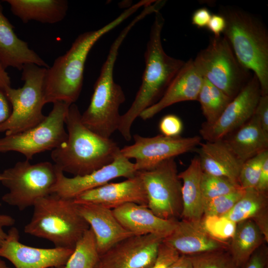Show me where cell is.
Instances as JSON below:
<instances>
[{
    "instance_id": "6da1fadb",
    "label": "cell",
    "mask_w": 268,
    "mask_h": 268,
    "mask_svg": "<svg viewBox=\"0 0 268 268\" xmlns=\"http://www.w3.org/2000/svg\"><path fill=\"white\" fill-rule=\"evenodd\" d=\"M155 14L144 53L145 69L141 84L131 107L121 115L118 129L127 141L132 138L131 127L135 120L161 98L185 63L164 51L161 42L164 19L159 11Z\"/></svg>"
},
{
    "instance_id": "7a4b0ae2",
    "label": "cell",
    "mask_w": 268,
    "mask_h": 268,
    "mask_svg": "<svg viewBox=\"0 0 268 268\" xmlns=\"http://www.w3.org/2000/svg\"><path fill=\"white\" fill-rule=\"evenodd\" d=\"M81 116L77 106L70 105L65 119L67 138L51 154L59 169L74 176L88 174L109 164L120 151L110 138L102 137L88 129Z\"/></svg>"
},
{
    "instance_id": "3957f363",
    "label": "cell",
    "mask_w": 268,
    "mask_h": 268,
    "mask_svg": "<svg viewBox=\"0 0 268 268\" xmlns=\"http://www.w3.org/2000/svg\"><path fill=\"white\" fill-rule=\"evenodd\" d=\"M135 11L133 7H129L102 27L80 34L66 53L55 60L46 73V104L63 102L70 105L76 101L82 90L85 64L91 49L103 36Z\"/></svg>"
},
{
    "instance_id": "277c9868",
    "label": "cell",
    "mask_w": 268,
    "mask_h": 268,
    "mask_svg": "<svg viewBox=\"0 0 268 268\" xmlns=\"http://www.w3.org/2000/svg\"><path fill=\"white\" fill-rule=\"evenodd\" d=\"M135 25V22L132 21L111 45L94 84L90 104L81 114L82 123L90 131L104 138H110L118 130L119 125L121 116L119 108L125 101V96L122 87L114 81V68L119 48Z\"/></svg>"
},
{
    "instance_id": "5b68a950",
    "label": "cell",
    "mask_w": 268,
    "mask_h": 268,
    "mask_svg": "<svg viewBox=\"0 0 268 268\" xmlns=\"http://www.w3.org/2000/svg\"><path fill=\"white\" fill-rule=\"evenodd\" d=\"M33 206L32 215L24 226V232L46 239L55 247L74 249L77 241L90 228L73 199L51 194L37 200Z\"/></svg>"
},
{
    "instance_id": "8992f818",
    "label": "cell",
    "mask_w": 268,
    "mask_h": 268,
    "mask_svg": "<svg viewBox=\"0 0 268 268\" xmlns=\"http://www.w3.org/2000/svg\"><path fill=\"white\" fill-rule=\"evenodd\" d=\"M226 20L223 36L240 64L251 70L260 85L261 95H268V33L266 26L244 11L228 9L221 14Z\"/></svg>"
},
{
    "instance_id": "52a82bcc",
    "label": "cell",
    "mask_w": 268,
    "mask_h": 268,
    "mask_svg": "<svg viewBox=\"0 0 268 268\" xmlns=\"http://www.w3.org/2000/svg\"><path fill=\"white\" fill-rule=\"evenodd\" d=\"M47 68L35 64L25 65L21 71L22 87L11 86L4 90L11 107L8 118L0 124V133L5 135L18 134L43 122L45 101V79Z\"/></svg>"
},
{
    "instance_id": "ba28073f",
    "label": "cell",
    "mask_w": 268,
    "mask_h": 268,
    "mask_svg": "<svg viewBox=\"0 0 268 268\" xmlns=\"http://www.w3.org/2000/svg\"><path fill=\"white\" fill-rule=\"evenodd\" d=\"M58 170L55 164L48 161L34 164L28 160L17 162L0 173V182L8 190L2 201L21 211L33 206L37 200L52 194Z\"/></svg>"
},
{
    "instance_id": "9c48e42d",
    "label": "cell",
    "mask_w": 268,
    "mask_h": 268,
    "mask_svg": "<svg viewBox=\"0 0 268 268\" xmlns=\"http://www.w3.org/2000/svg\"><path fill=\"white\" fill-rule=\"evenodd\" d=\"M193 63L203 78L231 99L247 83L245 81L248 70L238 62L224 36L211 38L208 45L199 53Z\"/></svg>"
},
{
    "instance_id": "30bf717a",
    "label": "cell",
    "mask_w": 268,
    "mask_h": 268,
    "mask_svg": "<svg viewBox=\"0 0 268 268\" xmlns=\"http://www.w3.org/2000/svg\"><path fill=\"white\" fill-rule=\"evenodd\" d=\"M69 106L63 102L54 103L51 112L39 125L0 138V152H18L30 160L37 154L61 146L67 138L65 124Z\"/></svg>"
},
{
    "instance_id": "8fae6325",
    "label": "cell",
    "mask_w": 268,
    "mask_h": 268,
    "mask_svg": "<svg viewBox=\"0 0 268 268\" xmlns=\"http://www.w3.org/2000/svg\"><path fill=\"white\" fill-rule=\"evenodd\" d=\"M136 173L146 192L147 207L152 212L164 219H181L182 183L174 158L163 161L152 169Z\"/></svg>"
},
{
    "instance_id": "7c38bea8",
    "label": "cell",
    "mask_w": 268,
    "mask_h": 268,
    "mask_svg": "<svg viewBox=\"0 0 268 268\" xmlns=\"http://www.w3.org/2000/svg\"><path fill=\"white\" fill-rule=\"evenodd\" d=\"M134 143L120 149L126 158L134 159L135 170L152 169L163 161L191 151L201 143L200 136L168 137L162 134L153 137L134 135Z\"/></svg>"
},
{
    "instance_id": "4fadbf2b",
    "label": "cell",
    "mask_w": 268,
    "mask_h": 268,
    "mask_svg": "<svg viewBox=\"0 0 268 268\" xmlns=\"http://www.w3.org/2000/svg\"><path fill=\"white\" fill-rule=\"evenodd\" d=\"M261 96L260 83L254 75L231 100L215 122L211 124H202L200 131L202 138L206 141L221 140L242 126L253 116Z\"/></svg>"
},
{
    "instance_id": "5bb4252c",
    "label": "cell",
    "mask_w": 268,
    "mask_h": 268,
    "mask_svg": "<svg viewBox=\"0 0 268 268\" xmlns=\"http://www.w3.org/2000/svg\"><path fill=\"white\" fill-rule=\"evenodd\" d=\"M164 238L155 234L127 238L100 255L95 268H151Z\"/></svg>"
},
{
    "instance_id": "9a60e30c",
    "label": "cell",
    "mask_w": 268,
    "mask_h": 268,
    "mask_svg": "<svg viewBox=\"0 0 268 268\" xmlns=\"http://www.w3.org/2000/svg\"><path fill=\"white\" fill-rule=\"evenodd\" d=\"M19 238L18 230L12 226L0 246V257L8 260L15 268L63 267L73 251L64 248L31 247L21 243Z\"/></svg>"
},
{
    "instance_id": "2e32d148",
    "label": "cell",
    "mask_w": 268,
    "mask_h": 268,
    "mask_svg": "<svg viewBox=\"0 0 268 268\" xmlns=\"http://www.w3.org/2000/svg\"><path fill=\"white\" fill-rule=\"evenodd\" d=\"M136 172L134 163L123 156L120 151L111 163L88 174L69 178L58 168L57 180L52 194L65 199H74L81 194L102 186L114 179L133 177Z\"/></svg>"
},
{
    "instance_id": "e0dca14e",
    "label": "cell",
    "mask_w": 268,
    "mask_h": 268,
    "mask_svg": "<svg viewBox=\"0 0 268 268\" xmlns=\"http://www.w3.org/2000/svg\"><path fill=\"white\" fill-rule=\"evenodd\" d=\"M76 203H93L113 209L128 202L147 206L142 181L137 173L119 183H107L86 191L73 199Z\"/></svg>"
},
{
    "instance_id": "ac0fdd59",
    "label": "cell",
    "mask_w": 268,
    "mask_h": 268,
    "mask_svg": "<svg viewBox=\"0 0 268 268\" xmlns=\"http://www.w3.org/2000/svg\"><path fill=\"white\" fill-rule=\"evenodd\" d=\"M75 203L94 233L99 255L121 240L134 235L121 225L112 209L93 203Z\"/></svg>"
},
{
    "instance_id": "d6986e66",
    "label": "cell",
    "mask_w": 268,
    "mask_h": 268,
    "mask_svg": "<svg viewBox=\"0 0 268 268\" xmlns=\"http://www.w3.org/2000/svg\"><path fill=\"white\" fill-rule=\"evenodd\" d=\"M202 82L203 78L196 69L193 60L190 59L185 63L161 98L142 111L139 117L146 120L174 104L197 100Z\"/></svg>"
},
{
    "instance_id": "ffe728a7",
    "label": "cell",
    "mask_w": 268,
    "mask_h": 268,
    "mask_svg": "<svg viewBox=\"0 0 268 268\" xmlns=\"http://www.w3.org/2000/svg\"><path fill=\"white\" fill-rule=\"evenodd\" d=\"M112 211L121 225L134 235L155 234L166 238L178 221L161 218L147 206L134 202L126 203Z\"/></svg>"
},
{
    "instance_id": "44dd1931",
    "label": "cell",
    "mask_w": 268,
    "mask_h": 268,
    "mask_svg": "<svg viewBox=\"0 0 268 268\" xmlns=\"http://www.w3.org/2000/svg\"><path fill=\"white\" fill-rule=\"evenodd\" d=\"M163 241L180 255L186 256L228 250L229 246V242L215 239L208 234L201 223L183 219L177 221L173 231Z\"/></svg>"
},
{
    "instance_id": "7402d4cb",
    "label": "cell",
    "mask_w": 268,
    "mask_h": 268,
    "mask_svg": "<svg viewBox=\"0 0 268 268\" xmlns=\"http://www.w3.org/2000/svg\"><path fill=\"white\" fill-rule=\"evenodd\" d=\"M0 61L6 69L8 67L21 70L26 64H35L48 68L50 66L28 43L20 39L14 31V26L3 12L0 1Z\"/></svg>"
},
{
    "instance_id": "603a6c76",
    "label": "cell",
    "mask_w": 268,
    "mask_h": 268,
    "mask_svg": "<svg viewBox=\"0 0 268 268\" xmlns=\"http://www.w3.org/2000/svg\"><path fill=\"white\" fill-rule=\"evenodd\" d=\"M199 145L198 157L203 173L225 177L239 185L238 177L243 164L223 139L200 143Z\"/></svg>"
},
{
    "instance_id": "cb8c5ba5",
    "label": "cell",
    "mask_w": 268,
    "mask_h": 268,
    "mask_svg": "<svg viewBox=\"0 0 268 268\" xmlns=\"http://www.w3.org/2000/svg\"><path fill=\"white\" fill-rule=\"evenodd\" d=\"M200 159L194 157L189 166L178 173L182 184L183 210L181 219L200 223L203 216L204 199L201 188L202 174Z\"/></svg>"
},
{
    "instance_id": "d4e9b609",
    "label": "cell",
    "mask_w": 268,
    "mask_h": 268,
    "mask_svg": "<svg viewBox=\"0 0 268 268\" xmlns=\"http://www.w3.org/2000/svg\"><path fill=\"white\" fill-rule=\"evenodd\" d=\"M10 10L22 22L36 21L54 24L62 21L68 10L66 0H5Z\"/></svg>"
},
{
    "instance_id": "484cf974",
    "label": "cell",
    "mask_w": 268,
    "mask_h": 268,
    "mask_svg": "<svg viewBox=\"0 0 268 268\" xmlns=\"http://www.w3.org/2000/svg\"><path fill=\"white\" fill-rule=\"evenodd\" d=\"M237 130L231 137L223 140L242 164L258 154L268 150V134L263 131L254 115Z\"/></svg>"
},
{
    "instance_id": "4316f807",
    "label": "cell",
    "mask_w": 268,
    "mask_h": 268,
    "mask_svg": "<svg viewBox=\"0 0 268 268\" xmlns=\"http://www.w3.org/2000/svg\"><path fill=\"white\" fill-rule=\"evenodd\" d=\"M265 243L264 236L255 222L249 219L237 223L228 251L237 266L242 268L252 253Z\"/></svg>"
},
{
    "instance_id": "83f0119b",
    "label": "cell",
    "mask_w": 268,
    "mask_h": 268,
    "mask_svg": "<svg viewBox=\"0 0 268 268\" xmlns=\"http://www.w3.org/2000/svg\"><path fill=\"white\" fill-rule=\"evenodd\" d=\"M268 214V195L255 188L245 189L244 192L232 208L223 216L237 223L255 219Z\"/></svg>"
},
{
    "instance_id": "f1b7e54d",
    "label": "cell",
    "mask_w": 268,
    "mask_h": 268,
    "mask_svg": "<svg viewBox=\"0 0 268 268\" xmlns=\"http://www.w3.org/2000/svg\"><path fill=\"white\" fill-rule=\"evenodd\" d=\"M232 99L203 78L197 100L201 104L203 115L206 120V124H211L215 122Z\"/></svg>"
},
{
    "instance_id": "f546056e",
    "label": "cell",
    "mask_w": 268,
    "mask_h": 268,
    "mask_svg": "<svg viewBox=\"0 0 268 268\" xmlns=\"http://www.w3.org/2000/svg\"><path fill=\"white\" fill-rule=\"evenodd\" d=\"M99 256L95 236L90 227L77 241L72 254L62 268H95Z\"/></svg>"
},
{
    "instance_id": "4dcf8cb0",
    "label": "cell",
    "mask_w": 268,
    "mask_h": 268,
    "mask_svg": "<svg viewBox=\"0 0 268 268\" xmlns=\"http://www.w3.org/2000/svg\"><path fill=\"white\" fill-rule=\"evenodd\" d=\"M193 268H240L228 250H217L188 256Z\"/></svg>"
},
{
    "instance_id": "1f68e13d",
    "label": "cell",
    "mask_w": 268,
    "mask_h": 268,
    "mask_svg": "<svg viewBox=\"0 0 268 268\" xmlns=\"http://www.w3.org/2000/svg\"><path fill=\"white\" fill-rule=\"evenodd\" d=\"M201 188L204 200L226 195L242 189L239 185L225 177L203 172L201 178Z\"/></svg>"
},
{
    "instance_id": "d6a6232c",
    "label": "cell",
    "mask_w": 268,
    "mask_h": 268,
    "mask_svg": "<svg viewBox=\"0 0 268 268\" xmlns=\"http://www.w3.org/2000/svg\"><path fill=\"white\" fill-rule=\"evenodd\" d=\"M237 223L226 217L216 215L203 216L201 225L213 238L229 242L233 237Z\"/></svg>"
},
{
    "instance_id": "836d02e7",
    "label": "cell",
    "mask_w": 268,
    "mask_h": 268,
    "mask_svg": "<svg viewBox=\"0 0 268 268\" xmlns=\"http://www.w3.org/2000/svg\"><path fill=\"white\" fill-rule=\"evenodd\" d=\"M268 158V150L261 152L245 161L241 168L238 183L243 189L255 188L263 165Z\"/></svg>"
},
{
    "instance_id": "e575fe53",
    "label": "cell",
    "mask_w": 268,
    "mask_h": 268,
    "mask_svg": "<svg viewBox=\"0 0 268 268\" xmlns=\"http://www.w3.org/2000/svg\"><path fill=\"white\" fill-rule=\"evenodd\" d=\"M245 189L210 199L204 200L203 216H223L228 213L241 198Z\"/></svg>"
},
{
    "instance_id": "d590c367",
    "label": "cell",
    "mask_w": 268,
    "mask_h": 268,
    "mask_svg": "<svg viewBox=\"0 0 268 268\" xmlns=\"http://www.w3.org/2000/svg\"><path fill=\"white\" fill-rule=\"evenodd\" d=\"M159 129L161 134L168 137L180 136L183 129L182 121L175 115H165L160 121Z\"/></svg>"
},
{
    "instance_id": "8d00e7d4",
    "label": "cell",
    "mask_w": 268,
    "mask_h": 268,
    "mask_svg": "<svg viewBox=\"0 0 268 268\" xmlns=\"http://www.w3.org/2000/svg\"><path fill=\"white\" fill-rule=\"evenodd\" d=\"M180 256L175 249L163 241L159 247L155 264L151 268H168Z\"/></svg>"
},
{
    "instance_id": "74e56055",
    "label": "cell",
    "mask_w": 268,
    "mask_h": 268,
    "mask_svg": "<svg viewBox=\"0 0 268 268\" xmlns=\"http://www.w3.org/2000/svg\"><path fill=\"white\" fill-rule=\"evenodd\" d=\"M266 243L252 253L242 268H268V248Z\"/></svg>"
},
{
    "instance_id": "f35d334b",
    "label": "cell",
    "mask_w": 268,
    "mask_h": 268,
    "mask_svg": "<svg viewBox=\"0 0 268 268\" xmlns=\"http://www.w3.org/2000/svg\"><path fill=\"white\" fill-rule=\"evenodd\" d=\"M254 115L263 131L268 134V95H261Z\"/></svg>"
},
{
    "instance_id": "ab89813d",
    "label": "cell",
    "mask_w": 268,
    "mask_h": 268,
    "mask_svg": "<svg viewBox=\"0 0 268 268\" xmlns=\"http://www.w3.org/2000/svg\"><path fill=\"white\" fill-rule=\"evenodd\" d=\"M226 27V20L222 14H212L206 27L214 34L218 37L223 33Z\"/></svg>"
},
{
    "instance_id": "60d3db41",
    "label": "cell",
    "mask_w": 268,
    "mask_h": 268,
    "mask_svg": "<svg viewBox=\"0 0 268 268\" xmlns=\"http://www.w3.org/2000/svg\"><path fill=\"white\" fill-rule=\"evenodd\" d=\"M212 14L205 7L197 9L192 16V23L198 28L206 27Z\"/></svg>"
},
{
    "instance_id": "b9f144b4",
    "label": "cell",
    "mask_w": 268,
    "mask_h": 268,
    "mask_svg": "<svg viewBox=\"0 0 268 268\" xmlns=\"http://www.w3.org/2000/svg\"><path fill=\"white\" fill-rule=\"evenodd\" d=\"M255 189L258 191L268 194V158H267L262 168L258 183Z\"/></svg>"
},
{
    "instance_id": "7bdbcfd3",
    "label": "cell",
    "mask_w": 268,
    "mask_h": 268,
    "mask_svg": "<svg viewBox=\"0 0 268 268\" xmlns=\"http://www.w3.org/2000/svg\"><path fill=\"white\" fill-rule=\"evenodd\" d=\"M11 108L4 91L0 88V124L5 121L10 114Z\"/></svg>"
},
{
    "instance_id": "ee69618b",
    "label": "cell",
    "mask_w": 268,
    "mask_h": 268,
    "mask_svg": "<svg viewBox=\"0 0 268 268\" xmlns=\"http://www.w3.org/2000/svg\"><path fill=\"white\" fill-rule=\"evenodd\" d=\"M15 222L14 218L11 216L0 213V246L7 236V233L4 232V228L12 226Z\"/></svg>"
},
{
    "instance_id": "f6af8a7d",
    "label": "cell",
    "mask_w": 268,
    "mask_h": 268,
    "mask_svg": "<svg viewBox=\"0 0 268 268\" xmlns=\"http://www.w3.org/2000/svg\"><path fill=\"white\" fill-rule=\"evenodd\" d=\"M168 268H193V267L188 256L181 255Z\"/></svg>"
},
{
    "instance_id": "bcb514c9",
    "label": "cell",
    "mask_w": 268,
    "mask_h": 268,
    "mask_svg": "<svg viewBox=\"0 0 268 268\" xmlns=\"http://www.w3.org/2000/svg\"><path fill=\"white\" fill-rule=\"evenodd\" d=\"M0 61V88L4 91L7 88L10 87V78Z\"/></svg>"
},
{
    "instance_id": "7dc6e473",
    "label": "cell",
    "mask_w": 268,
    "mask_h": 268,
    "mask_svg": "<svg viewBox=\"0 0 268 268\" xmlns=\"http://www.w3.org/2000/svg\"><path fill=\"white\" fill-rule=\"evenodd\" d=\"M0 268H11L7 266L6 263L0 259Z\"/></svg>"
},
{
    "instance_id": "c3c4849f",
    "label": "cell",
    "mask_w": 268,
    "mask_h": 268,
    "mask_svg": "<svg viewBox=\"0 0 268 268\" xmlns=\"http://www.w3.org/2000/svg\"><path fill=\"white\" fill-rule=\"evenodd\" d=\"M1 179H2L1 175V174H0V182L1 180Z\"/></svg>"
},
{
    "instance_id": "681fc988",
    "label": "cell",
    "mask_w": 268,
    "mask_h": 268,
    "mask_svg": "<svg viewBox=\"0 0 268 268\" xmlns=\"http://www.w3.org/2000/svg\"><path fill=\"white\" fill-rule=\"evenodd\" d=\"M62 267H61V268H62Z\"/></svg>"
}]
</instances>
